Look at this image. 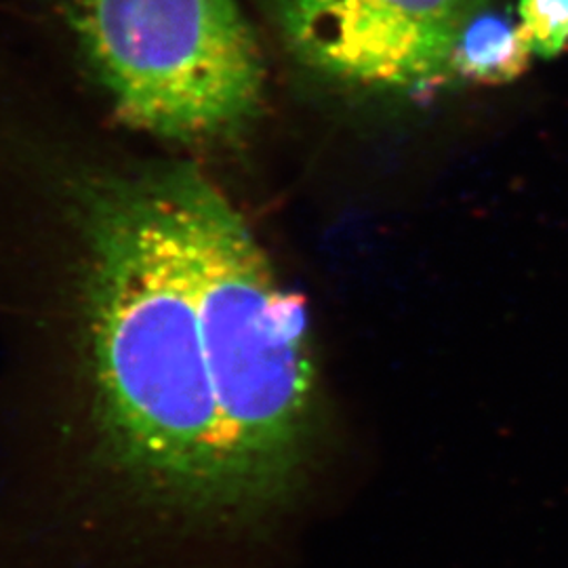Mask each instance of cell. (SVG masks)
Segmentation results:
<instances>
[{"instance_id":"1","label":"cell","mask_w":568,"mask_h":568,"mask_svg":"<svg viewBox=\"0 0 568 568\" xmlns=\"http://www.w3.org/2000/svg\"><path fill=\"white\" fill-rule=\"evenodd\" d=\"M72 352L95 445L135 488L230 514L224 436L166 166L79 183Z\"/></svg>"},{"instance_id":"2","label":"cell","mask_w":568,"mask_h":568,"mask_svg":"<svg viewBox=\"0 0 568 568\" xmlns=\"http://www.w3.org/2000/svg\"><path fill=\"white\" fill-rule=\"evenodd\" d=\"M166 175L222 424L227 508L260 511L291 493L304 464L316 400L307 316L224 192L190 164Z\"/></svg>"},{"instance_id":"3","label":"cell","mask_w":568,"mask_h":568,"mask_svg":"<svg viewBox=\"0 0 568 568\" xmlns=\"http://www.w3.org/2000/svg\"><path fill=\"white\" fill-rule=\"evenodd\" d=\"M77 30L124 122L224 142L257 119L264 60L236 0H81Z\"/></svg>"},{"instance_id":"4","label":"cell","mask_w":568,"mask_h":568,"mask_svg":"<svg viewBox=\"0 0 568 568\" xmlns=\"http://www.w3.org/2000/svg\"><path fill=\"white\" fill-rule=\"evenodd\" d=\"M284 42L335 81L429 95L457 81L453 51L488 0H267Z\"/></svg>"},{"instance_id":"5","label":"cell","mask_w":568,"mask_h":568,"mask_svg":"<svg viewBox=\"0 0 568 568\" xmlns=\"http://www.w3.org/2000/svg\"><path fill=\"white\" fill-rule=\"evenodd\" d=\"M532 58L518 21L485 7L457 39L453 72L457 81L471 84H508L527 72Z\"/></svg>"},{"instance_id":"6","label":"cell","mask_w":568,"mask_h":568,"mask_svg":"<svg viewBox=\"0 0 568 568\" xmlns=\"http://www.w3.org/2000/svg\"><path fill=\"white\" fill-rule=\"evenodd\" d=\"M518 26L535 58L554 60L568 49V0H518Z\"/></svg>"}]
</instances>
